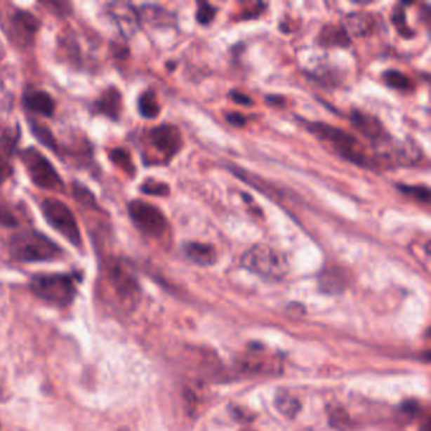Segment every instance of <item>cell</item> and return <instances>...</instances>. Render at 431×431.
Here are the masks:
<instances>
[{
	"mask_svg": "<svg viewBox=\"0 0 431 431\" xmlns=\"http://www.w3.org/2000/svg\"><path fill=\"white\" fill-rule=\"evenodd\" d=\"M329 415V423L333 427L338 430H344L349 427V416L347 411L343 409L342 406L331 405L328 409Z\"/></svg>",
	"mask_w": 431,
	"mask_h": 431,
	"instance_id": "cell-28",
	"label": "cell"
},
{
	"mask_svg": "<svg viewBox=\"0 0 431 431\" xmlns=\"http://www.w3.org/2000/svg\"><path fill=\"white\" fill-rule=\"evenodd\" d=\"M31 290L37 298L55 306H69L77 296V281L72 274L39 273L31 279Z\"/></svg>",
	"mask_w": 431,
	"mask_h": 431,
	"instance_id": "cell-4",
	"label": "cell"
},
{
	"mask_svg": "<svg viewBox=\"0 0 431 431\" xmlns=\"http://www.w3.org/2000/svg\"><path fill=\"white\" fill-rule=\"evenodd\" d=\"M12 173V168L6 159L0 156V185L3 184Z\"/></svg>",
	"mask_w": 431,
	"mask_h": 431,
	"instance_id": "cell-35",
	"label": "cell"
},
{
	"mask_svg": "<svg viewBox=\"0 0 431 431\" xmlns=\"http://www.w3.org/2000/svg\"><path fill=\"white\" fill-rule=\"evenodd\" d=\"M3 399V390H1V387H0V401Z\"/></svg>",
	"mask_w": 431,
	"mask_h": 431,
	"instance_id": "cell-38",
	"label": "cell"
},
{
	"mask_svg": "<svg viewBox=\"0 0 431 431\" xmlns=\"http://www.w3.org/2000/svg\"><path fill=\"white\" fill-rule=\"evenodd\" d=\"M13 112V96L9 90L0 84V132L7 126Z\"/></svg>",
	"mask_w": 431,
	"mask_h": 431,
	"instance_id": "cell-26",
	"label": "cell"
},
{
	"mask_svg": "<svg viewBox=\"0 0 431 431\" xmlns=\"http://www.w3.org/2000/svg\"><path fill=\"white\" fill-rule=\"evenodd\" d=\"M3 27L12 41L17 45L26 47L32 44L39 31V22L32 13L15 9L4 17Z\"/></svg>",
	"mask_w": 431,
	"mask_h": 431,
	"instance_id": "cell-9",
	"label": "cell"
},
{
	"mask_svg": "<svg viewBox=\"0 0 431 431\" xmlns=\"http://www.w3.org/2000/svg\"><path fill=\"white\" fill-rule=\"evenodd\" d=\"M41 210L52 228L58 230L60 234L64 235L75 247L81 246V234L77 218L66 204L58 199L50 197L42 201Z\"/></svg>",
	"mask_w": 431,
	"mask_h": 431,
	"instance_id": "cell-6",
	"label": "cell"
},
{
	"mask_svg": "<svg viewBox=\"0 0 431 431\" xmlns=\"http://www.w3.org/2000/svg\"><path fill=\"white\" fill-rule=\"evenodd\" d=\"M184 253L191 262L199 266H213L218 260L214 246L201 241H187L184 244Z\"/></svg>",
	"mask_w": 431,
	"mask_h": 431,
	"instance_id": "cell-15",
	"label": "cell"
},
{
	"mask_svg": "<svg viewBox=\"0 0 431 431\" xmlns=\"http://www.w3.org/2000/svg\"><path fill=\"white\" fill-rule=\"evenodd\" d=\"M107 281L118 298L128 305L133 304L140 296V287L133 274L127 268L118 263L112 262L107 268Z\"/></svg>",
	"mask_w": 431,
	"mask_h": 431,
	"instance_id": "cell-10",
	"label": "cell"
},
{
	"mask_svg": "<svg viewBox=\"0 0 431 431\" xmlns=\"http://www.w3.org/2000/svg\"><path fill=\"white\" fill-rule=\"evenodd\" d=\"M138 110H140V115L147 119H154L156 117H159L161 107H159V99L154 91L147 90L140 94V99H138Z\"/></svg>",
	"mask_w": 431,
	"mask_h": 431,
	"instance_id": "cell-21",
	"label": "cell"
},
{
	"mask_svg": "<svg viewBox=\"0 0 431 431\" xmlns=\"http://www.w3.org/2000/svg\"><path fill=\"white\" fill-rule=\"evenodd\" d=\"M9 252L20 262H47L62 256V249L45 234L26 230L13 235L9 241Z\"/></svg>",
	"mask_w": 431,
	"mask_h": 431,
	"instance_id": "cell-2",
	"label": "cell"
},
{
	"mask_svg": "<svg viewBox=\"0 0 431 431\" xmlns=\"http://www.w3.org/2000/svg\"><path fill=\"white\" fill-rule=\"evenodd\" d=\"M399 192H402L406 197H411L418 203L429 205L430 204V190L424 185H397Z\"/></svg>",
	"mask_w": 431,
	"mask_h": 431,
	"instance_id": "cell-24",
	"label": "cell"
},
{
	"mask_svg": "<svg viewBox=\"0 0 431 431\" xmlns=\"http://www.w3.org/2000/svg\"><path fill=\"white\" fill-rule=\"evenodd\" d=\"M140 22L154 27H170L175 23V15L165 8L156 4H146L138 11Z\"/></svg>",
	"mask_w": 431,
	"mask_h": 431,
	"instance_id": "cell-18",
	"label": "cell"
},
{
	"mask_svg": "<svg viewBox=\"0 0 431 431\" xmlns=\"http://www.w3.org/2000/svg\"><path fill=\"white\" fill-rule=\"evenodd\" d=\"M94 110L110 119L118 121L121 113V94L115 88L104 90L94 102Z\"/></svg>",
	"mask_w": 431,
	"mask_h": 431,
	"instance_id": "cell-14",
	"label": "cell"
},
{
	"mask_svg": "<svg viewBox=\"0 0 431 431\" xmlns=\"http://www.w3.org/2000/svg\"><path fill=\"white\" fill-rule=\"evenodd\" d=\"M317 44L325 48L348 47L352 41L342 25H325L319 32Z\"/></svg>",
	"mask_w": 431,
	"mask_h": 431,
	"instance_id": "cell-16",
	"label": "cell"
},
{
	"mask_svg": "<svg viewBox=\"0 0 431 431\" xmlns=\"http://www.w3.org/2000/svg\"><path fill=\"white\" fill-rule=\"evenodd\" d=\"M32 132L34 135L41 140V143H44L46 147L51 148V150H56L58 145H56V140L53 138L51 132L48 128H46L44 124H39V123H32Z\"/></svg>",
	"mask_w": 431,
	"mask_h": 431,
	"instance_id": "cell-30",
	"label": "cell"
},
{
	"mask_svg": "<svg viewBox=\"0 0 431 431\" xmlns=\"http://www.w3.org/2000/svg\"><path fill=\"white\" fill-rule=\"evenodd\" d=\"M108 12L124 37H132L140 29V13L127 1H115L108 6Z\"/></svg>",
	"mask_w": 431,
	"mask_h": 431,
	"instance_id": "cell-12",
	"label": "cell"
},
{
	"mask_svg": "<svg viewBox=\"0 0 431 431\" xmlns=\"http://www.w3.org/2000/svg\"><path fill=\"white\" fill-rule=\"evenodd\" d=\"M350 121L359 133L372 142L374 151L386 147L393 140L380 119H377L374 115L367 114L362 110H353L350 113Z\"/></svg>",
	"mask_w": 431,
	"mask_h": 431,
	"instance_id": "cell-11",
	"label": "cell"
},
{
	"mask_svg": "<svg viewBox=\"0 0 431 431\" xmlns=\"http://www.w3.org/2000/svg\"><path fill=\"white\" fill-rule=\"evenodd\" d=\"M20 159L33 184L45 190L58 191L64 189L62 178L51 162L39 150L27 148L20 153Z\"/></svg>",
	"mask_w": 431,
	"mask_h": 431,
	"instance_id": "cell-5",
	"label": "cell"
},
{
	"mask_svg": "<svg viewBox=\"0 0 431 431\" xmlns=\"http://www.w3.org/2000/svg\"><path fill=\"white\" fill-rule=\"evenodd\" d=\"M225 119L234 127H244L248 121L247 117L239 112H229L225 114Z\"/></svg>",
	"mask_w": 431,
	"mask_h": 431,
	"instance_id": "cell-33",
	"label": "cell"
},
{
	"mask_svg": "<svg viewBox=\"0 0 431 431\" xmlns=\"http://www.w3.org/2000/svg\"><path fill=\"white\" fill-rule=\"evenodd\" d=\"M320 286L324 291L339 292L342 291L347 284V279L344 273L336 267H329L320 273Z\"/></svg>",
	"mask_w": 431,
	"mask_h": 431,
	"instance_id": "cell-20",
	"label": "cell"
},
{
	"mask_svg": "<svg viewBox=\"0 0 431 431\" xmlns=\"http://www.w3.org/2000/svg\"><path fill=\"white\" fill-rule=\"evenodd\" d=\"M382 77L387 86L392 89L399 90V91H411L415 88L413 81L402 71L391 69V70H387Z\"/></svg>",
	"mask_w": 431,
	"mask_h": 431,
	"instance_id": "cell-23",
	"label": "cell"
},
{
	"mask_svg": "<svg viewBox=\"0 0 431 431\" xmlns=\"http://www.w3.org/2000/svg\"><path fill=\"white\" fill-rule=\"evenodd\" d=\"M392 22L402 37L411 39L415 36V33L412 32L411 28L407 26L406 22L405 3H399L393 9Z\"/></svg>",
	"mask_w": 431,
	"mask_h": 431,
	"instance_id": "cell-27",
	"label": "cell"
},
{
	"mask_svg": "<svg viewBox=\"0 0 431 431\" xmlns=\"http://www.w3.org/2000/svg\"><path fill=\"white\" fill-rule=\"evenodd\" d=\"M128 213L134 225L142 233L156 238L165 234L168 222L157 206L143 200H133L128 205Z\"/></svg>",
	"mask_w": 431,
	"mask_h": 431,
	"instance_id": "cell-7",
	"label": "cell"
},
{
	"mask_svg": "<svg viewBox=\"0 0 431 431\" xmlns=\"http://www.w3.org/2000/svg\"><path fill=\"white\" fill-rule=\"evenodd\" d=\"M0 225L8 228H14L20 225V220L14 214L13 210L3 204H0Z\"/></svg>",
	"mask_w": 431,
	"mask_h": 431,
	"instance_id": "cell-32",
	"label": "cell"
},
{
	"mask_svg": "<svg viewBox=\"0 0 431 431\" xmlns=\"http://www.w3.org/2000/svg\"><path fill=\"white\" fill-rule=\"evenodd\" d=\"M25 105L28 110L44 117H52L56 108V104L52 96L42 90L27 91L25 95Z\"/></svg>",
	"mask_w": 431,
	"mask_h": 431,
	"instance_id": "cell-17",
	"label": "cell"
},
{
	"mask_svg": "<svg viewBox=\"0 0 431 431\" xmlns=\"http://www.w3.org/2000/svg\"><path fill=\"white\" fill-rule=\"evenodd\" d=\"M274 406L282 415L287 418H295L300 410V402L296 397L287 391H279L274 397Z\"/></svg>",
	"mask_w": 431,
	"mask_h": 431,
	"instance_id": "cell-22",
	"label": "cell"
},
{
	"mask_svg": "<svg viewBox=\"0 0 431 431\" xmlns=\"http://www.w3.org/2000/svg\"><path fill=\"white\" fill-rule=\"evenodd\" d=\"M146 140L150 148L159 156V161L166 164L180 152L184 143L180 129L171 124L152 128L147 133Z\"/></svg>",
	"mask_w": 431,
	"mask_h": 431,
	"instance_id": "cell-8",
	"label": "cell"
},
{
	"mask_svg": "<svg viewBox=\"0 0 431 431\" xmlns=\"http://www.w3.org/2000/svg\"><path fill=\"white\" fill-rule=\"evenodd\" d=\"M307 129L342 159L363 168L382 170L376 154L369 153L354 134L323 121H307Z\"/></svg>",
	"mask_w": 431,
	"mask_h": 431,
	"instance_id": "cell-1",
	"label": "cell"
},
{
	"mask_svg": "<svg viewBox=\"0 0 431 431\" xmlns=\"http://www.w3.org/2000/svg\"><path fill=\"white\" fill-rule=\"evenodd\" d=\"M241 266L268 279H282L289 273L287 257L268 244H254L241 256Z\"/></svg>",
	"mask_w": 431,
	"mask_h": 431,
	"instance_id": "cell-3",
	"label": "cell"
},
{
	"mask_svg": "<svg viewBox=\"0 0 431 431\" xmlns=\"http://www.w3.org/2000/svg\"><path fill=\"white\" fill-rule=\"evenodd\" d=\"M4 55H6V52H4V47H3V45H1V44H0V61L3 60V58H4Z\"/></svg>",
	"mask_w": 431,
	"mask_h": 431,
	"instance_id": "cell-37",
	"label": "cell"
},
{
	"mask_svg": "<svg viewBox=\"0 0 431 431\" xmlns=\"http://www.w3.org/2000/svg\"><path fill=\"white\" fill-rule=\"evenodd\" d=\"M342 26L348 33L349 37L350 36L367 37L376 29L377 20L374 18L373 14L359 11V12H354V13L347 15Z\"/></svg>",
	"mask_w": 431,
	"mask_h": 431,
	"instance_id": "cell-13",
	"label": "cell"
},
{
	"mask_svg": "<svg viewBox=\"0 0 431 431\" xmlns=\"http://www.w3.org/2000/svg\"><path fill=\"white\" fill-rule=\"evenodd\" d=\"M230 98H232V99H233V102H237V104L246 105V107L253 105V99H252L251 96L247 95V94H244L243 91L232 90V91H230Z\"/></svg>",
	"mask_w": 431,
	"mask_h": 431,
	"instance_id": "cell-34",
	"label": "cell"
},
{
	"mask_svg": "<svg viewBox=\"0 0 431 431\" xmlns=\"http://www.w3.org/2000/svg\"><path fill=\"white\" fill-rule=\"evenodd\" d=\"M241 363H243V368L252 373L271 374L273 371H279V364H276L274 359H271V358L268 359L267 357L260 354L258 352L256 354L246 355Z\"/></svg>",
	"mask_w": 431,
	"mask_h": 431,
	"instance_id": "cell-19",
	"label": "cell"
},
{
	"mask_svg": "<svg viewBox=\"0 0 431 431\" xmlns=\"http://www.w3.org/2000/svg\"><path fill=\"white\" fill-rule=\"evenodd\" d=\"M246 431H248V430H246Z\"/></svg>",
	"mask_w": 431,
	"mask_h": 431,
	"instance_id": "cell-39",
	"label": "cell"
},
{
	"mask_svg": "<svg viewBox=\"0 0 431 431\" xmlns=\"http://www.w3.org/2000/svg\"><path fill=\"white\" fill-rule=\"evenodd\" d=\"M109 159L114 164L115 166H118L121 170L134 176L135 173V167L133 165V161L131 157V153L128 152L127 150L124 148H114L109 153Z\"/></svg>",
	"mask_w": 431,
	"mask_h": 431,
	"instance_id": "cell-25",
	"label": "cell"
},
{
	"mask_svg": "<svg viewBox=\"0 0 431 431\" xmlns=\"http://www.w3.org/2000/svg\"><path fill=\"white\" fill-rule=\"evenodd\" d=\"M266 100L270 102V104H272V105H284L286 102L285 98L279 95L266 96Z\"/></svg>",
	"mask_w": 431,
	"mask_h": 431,
	"instance_id": "cell-36",
	"label": "cell"
},
{
	"mask_svg": "<svg viewBox=\"0 0 431 431\" xmlns=\"http://www.w3.org/2000/svg\"><path fill=\"white\" fill-rule=\"evenodd\" d=\"M216 8L208 1H199L197 3V23L206 26L216 18Z\"/></svg>",
	"mask_w": 431,
	"mask_h": 431,
	"instance_id": "cell-29",
	"label": "cell"
},
{
	"mask_svg": "<svg viewBox=\"0 0 431 431\" xmlns=\"http://www.w3.org/2000/svg\"><path fill=\"white\" fill-rule=\"evenodd\" d=\"M140 190L147 195H154V197H167L170 194L168 185L154 180H147L146 183L140 186Z\"/></svg>",
	"mask_w": 431,
	"mask_h": 431,
	"instance_id": "cell-31",
	"label": "cell"
}]
</instances>
